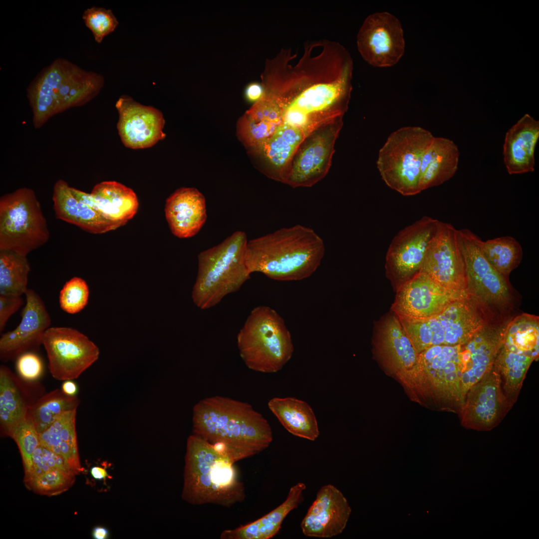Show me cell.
<instances>
[{
    "label": "cell",
    "instance_id": "6da1fadb",
    "mask_svg": "<svg viewBox=\"0 0 539 539\" xmlns=\"http://www.w3.org/2000/svg\"><path fill=\"white\" fill-rule=\"evenodd\" d=\"M353 60L339 42H306L301 54L281 49L267 60L261 74L265 92L280 107L283 123L306 136L342 118L352 90Z\"/></svg>",
    "mask_w": 539,
    "mask_h": 539
},
{
    "label": "cell",
    "instance_id": "3957f363",
    "mask_svg": "<svg viewBox=\"0 0 539 539\" xmlns=\"http://www.w3.org/2000/svg\"><path fill=\"white\" fill-rule=\"evenodd\" d=\"M325 250L323 240L312 229L296 225L248 241L246 264L251 273L261 272L278 281L300 280L316 271Z\"/></svg>",
    "mask_w": 539,
    "mask_h": 539
},
{
    "label": "cell",
    "instance_id": "f6af8a7d",
    "mask_svg": "<svg viewBox=\"0 0 539 539\" xmlns=\"http://www.w3.org/2000/svg\"><path fill=\"white\" fill-rule=\"evenodd\" d=\"M16 369L18 375L29 382L38 381L41 377L44 366L40 357L33 351L25 352L16 358Z\"/></svg>",
    "mask_w": 539,
    "mask_h": 539
},
{
    "label": "cell",
    "instance_id": "e0dca14e",
    "mask_svg": "<svg viewBox=\"0 0 539 539\" xmlns=\"http://www.w3.org/2000/svg\"><path fill=\"white\" fill-rule=\"evenodd\" d=\"M360 55L370 65L377 67L396 64L405 51V40L400 22L388 12L368 15L357 36Z\"/></svg>",
    "mask_w": 539,
    "mask_h": 539
},
{
    "label": "cell",
    "instance_id": "8d00e7d4",
    "mask_svg": "<svg viewBox=\"0 0 539 539\" xmlns=\"http://www.w3.org/2000/svg\"><path fill=\"white\" fill-rule=\"evenodd\" d=\"M79 403L77 396L67 395L61 389L56 388L40 397L29 409L26 418L39 434L61 414L77 409Z\"/></svg>",
    "mask_w": 539,
    "mask_h": 539
},
{
    "label": "cell",
    "instance_id": "c3c4849f",
    "mask_svg": "<svg viewBox=\"0 0 539 539\" xmlns=\"http://www.w3.org/2000/svg\"><path fill=\"white\" fill-rule=\"evenodd\" d=\"M73 380L64 381L61 386V389L64 393L70 396H76L78 387Z\"/></svg>",
    "mask_w": 539,
    "mask_h": 539
},
{
    "label": "cell",
    "instance_id": "9a60e30c",
    "mask_svg": "<svg viewBox=\"0 0 539 539\" xmlns=\"http://www.w3.org/2000/svg\"><path fill=\"white\" fill-rule=\"evenodd\" d=\"M372 345L373 356L380 367L404 387L416 364L418 353L398 317L391 311L374 323Z\"/></svg>",
    "mask_w": 539,
    "mask_h": 539
},
{
    "label": "cell",
    "instance_id": "d4e9b609",
    "mask_svg": "<svg viewBox=\"0 0 539 539\" xmlns=\"http://www.w3.org/2000/svg\"><path fill=\"white\" fill-rule=\"evenodd\" d=\"M39 381L21 378L4 365L0 366V426L2 435L9 436L12 430L24 420L30 407L45 393Z\"/></svg>",
    "mask_w": 539,
    "mask_h": 539
},
{
    "label": "cell",
    "instance_id": "e575fe53",
    "mask_svg": "<svg viewBox=\"0 0 539 539\" xmlns=\"http://www.w3.org/2000/svg\"><path fill=\"white\" fill-rule=\"evenodd\" d=\"M539 351H524L503 340L494 364L504 393L512 406L516 401L526 373Z\"/></svg>",
    "mask_w": 539,
    "mask_h": 539
},
{
    "label": "cell",
    "instance_id": "f1b7e54d",
    "mask_svg": "<svg viewBox=\"0 0 539 539\" xmlns=\"http://www.w3.org/2000/svg\"><path fill=\"white\" fill-rule=\"evenodd\" d=\"M52 201L56 217L94 234L115 230L124 224L109 220L96 211L78 200L68 183L57 180L53 186Z\"/></svg>",
    "mask_w": 539,
    "mask_h": 539
},
{
    "label": "cell",
    "instance_id": "8992f818",
    "mask_svg": "<svg viewBox=\"0 0 539 539\" xmlns=\"http://www.w3.org/2000/svg\"><path fill=\"white\" fill-rule=\"evenodd\" d=\"M248 242L245 232L237 231L199 254L198 273L192 291V300L198 308L207 309L216 305L250 278L246 261Z\"/></svg>",
    "mask_w": 539,
    "mask_h": 539
},
{
    "label": "cell",
    "instance_id": "d6986e66",
    "mask_svg": "<svg viewBox=\"0 0 539 539\" xmlns=\"http://www.w3.org/2000/svg\"><path fill=\"white\" fill-rule=\"evenodd\" d=\"M342 125V119H339L321 127L304 139L293 157L295 158L291 160L286 184L294 188L310 187L326 176Z\"/></svg>",
    "mask_w": 539,
    "mask_h": 539
},
{
    "label": "cell",
    "instance_id": "f546056e",
    "mask_svg": "<svg viewBox=\"0 0 539 539\" xmlns=\"http://www.w3.org/2000/svg\"><path fill=\"white\" fill-rule=\"evenodd\" d=\"M283 123L280 107L270 95L264 91L262 98L240 119L238 131L245 146L255 152L273 136Z\"/></svg>",
    "mask_w": 539,
    "mask_h": 539
},
{
    "label": "cell",
    "instance_id": "cb8c5ba5",
    "mask_svg": "<svg viewBox=\"0 0 539 539\" xmlns=\"http://www.w3.org/2000/svg\"><path fill=\"white\" fill-rule=\"evenodd\" d=\"M351 509L342 493L331 484L322 486L300 523L308 537L330 538L345 529Z\"/></svg>",
    "mask_w": 539,
    "mask_h": 539
},
{
    "label": "cell",
    "instance_id": "4fadbf2b",
    "mask_svg": "<svg viewBox=\"0 0 539 539\" xmlns=\"http://www.w3.org/2000/svg\"><path fill=\"white\" fill-rule=\"evenodd\" d=\"M465 262L468 290L489 307L505 308L511 300L507 278L489 262L480 247L482 240L468 229L458 230Z\"/></svg>",
    "mask_w": 539,
    "mask_h": 539
},
{
    "label": "cell",
    "instance_id": "f907efd6",
    "mask_svg": "<svg viewBox=\"0 0 539 539\" xmlns=\"http://www.w3.org/2000/svg\"><path fill=\"white\" fill-rule=\"evenodd\" d=\"M92 536L95 539H106L109 537V532L104 527L96 526L92 530Z\"/></svg>",
    "mask_w": 539,
    "mask_h": 539
},
{
    "label": "cell",
    "instance_id": "5bb4252c",
    "mask_svg": "<svg viewBox=\"0 0 539 539\" xmlns=\"http://www.w3.org/2000/svg\"><path fill=\"white\" fill-rule=\"evenodd\" d=\"M439 221L424 216L393 239L385 261L386 275L395 289L421 270Z\"/></svg>",
    "mask_w": 539,
    "mask_h": 539
},
{
    "label": "cell",
    "instance_id": "836d02e7",
    "mask_svg": "<svg viewBox=\"0 0 539 539\" xmlns=\"http://www.w3.org/2000/svg\"><path fill=\"white\" fill-rule=\"evenodd\" d=\"M76 410L66 412L39 434L40 444L65 460L75 474L81 473L76 432Z\"/></svg>",
    "mask_w": 539,
    "mask_h": 539
},
{
    "label": "cell",
    "instance_id": "484cf974",
    "mask_svg": "<svg viewBox=\"0 0 539 539\" xmlns=\"http://www.w3.org/2000/svg\"><path fill=\"white\" fill-rule=\"evenodd\" d=\"M73 195L106 219L125 225L137 212L139 202L133 190L116 181L96 184L89 194L70 187Z\"/></svg>",
    "mask_w": 539,
    "mask_h": 539
},
{
    "label": "cell",
    "instance_id": "44dd1931",
    "mask_svg": "<svg viewBox=\"0 0 539 539\" xmlns=\"http://www.w3.org/2000/svg\"><path fill=\"white\" fill-rule=\"evenodd\" d=\"M24 295L26 303L19 324L0 338V359L3 362L39 348L42 344L44 333L51 323L50 315L40 296L30 288Z\"/></svg>",
    "mask_w": 539,
    "mask_h": 539
},
{
    "label": "cell",
    "instance_id": "5b68a950",
    "mask_svg": "<svg viewBox=\"0 0 539 539\" xmlns=\"http://www.w3.org/2000/svg\"><path fill=\"white\" fill-rule=\"evenodd\" d=\"M185 462L182 497L185 501L231 507L245 498L235 463L194 434L187 439Z\"/></svg>",
    "mask_w": 539,
    "mask_h": 539
},
{
    "label": "cell",
    "instance_id": "ab89813d",
    "mask_svg": "<svg viewBox=\"0 0 539 539\" xmlns=\"http://www.w3.org/2000/svg\"><path fill=\"white\" fill-rule=\"evenodd\" d=\"M75 475L60 469L45 472L27 482L26 487L34 492L48 496L60 494L74 484Z\"/></svg>",
    "mask_w": 539,
    "mask_h": 539
},
{
    "label": "cell",
    "instance_id": "d590c367",
    "mask_svg": "<svg viewBox=\"0 0 539 539\" xmlns=\"http://www.w3.org/2000/svg\"><path fill=\"white\" fill-rule=\"evenodd\" d=\"M279 422L294 436L310 441L319 435L315 415L306 402L294 397H274L268 404Z\"/></svg>",
    "mask_w": 539,
    "mask_h": 539
},
{
    "label": "cell",
    "instance_id": "1f68e13d",
    "mask_svg": "<svg viewBox=\"0 0 539 539\" xmlns=\"http://www.w3.org/2000/svg\"><path fill=\"white\" fill-rule=\"evenodd\" d=\"M306 486L299 482L290 488L285 500L274 510L255 521L234 529L224 531L221 539H269L275 536L292 510L303 501Z\"/></svg>",
    "mask_w": 539,
    "mask_h": 539
},
{
    "label": "cell",
    "instance_id": "30bf717a",
    "mask_svg": "<svg viewBox=\"0 0 539 539\" xmlns=\"http://www.w3.org/2000/svg\"><path fill=\"white\" fill-rule=\"evenodd\" d=\"M434 136L419 126L402 127L391 133L380 149L377 167L382 180L403 196L421 192L422 160Z\"/></svg>",
    "mask_w": 539,
    "mask_h": 539
},
{
    "label": "cell",
    "instance_id": "ffe728a7",
    "mask_svg": "<svg viewBox=\"0 0 539 539\" xmlns=\"http://www.w3.org/2000/svg\"><path fill=\"white\" fill-rule=\"evenodd\" d=\"M512 406L493 366L466 393L459 413L461 424L467 429L490 431L501 422Z\"/></svg>",
    "mask_w": 539,
    "mask_h": 539
},
{
    "label": "cell",
    "instance_id": "2e32d148",
    "mask_svg": "<svg viewBox=\"0 0 539 539\" xmlns=\"http://www.w3.org/2000/svg\"><path fill=\"white\" fill-rule=\"evenodd\" d=\"M396 290L391 311L398 317L410 319L435 315L452 303L471 294L468 289L447 288L421 270L399 285Z\"/></svg>",
    "mask_w": 539,
    "mask_h": 539
},
{
    "label": "cell",
    "instance_id": "7dc6e473",
    "mask_svg": "<svg viewBox=\"0 0 539 539\" xmlns=\"http://www.w3.org/2000/svg\"><path fill=\"white\" fill-rule=\"evenodd\" d=\"M264 91L262 83L252 82L248 84L245 89V97L247 101L254 104L262 98Z\"/></svg>",
    "mask_w": 539,
    "mask_h": 539
},
{
    "label": "cell",
    "instance_id": "7402d4cb",
    "mask_svg": "<svg viewBox=\"0 0 539 539\" xmlns=\"http://www.w3.org/2000/svg\"><path fill=\"white\" fill-rule=\"evenodd\" d=\"M117 129L123 144L131 149L152 147L163 139L165 120L158 109L142 105L127 95L117 101Z\"/></svg>",
    "mask_w": 539,
    "mask_h": 539
},
{
    "label": "cell",
    "instance_id": "9c48e42d",
    "mask_svg": "<svg viewBox=\"0 0 539 539\" xmlns=\"http://www.w3.org/2000/svg\"><path fill=\"white\" fill-rule=\"evenodd\" d=\"M489 308L469 294L450 304L441 312L424 319L398 317L418 353L433 346L466 342L490 322Z\"/></svg>",
    "mask_w": 539,
    "mask_h": 539
},
{
    "label": "cell",
    "instance_id": "277c9868",
    "mask_svg": "<svg viewBox=\"0 0 539 539\" xmlns=\"http://www.w3.org/2000/svg\"><path fill=\"white\" fill-rule=\"evenodd\" d=\"M104 83L101 74L86 71L65 58H56L26 88L34 127L39 128L55 114L87 103L98 94Z\"/></svg>",
    "mask_w": 539,
    "mask_h": 539
},
{
    "label": "cell",
    "instance_id": "681fc988",
    "mask_svg": "<svg viewBox=\"0 0 539 539\" xmlns=\"http://www.w3.org/2000/svg\"><path fill=\"white\" fill-rule=\"evenodd\" d=\"M90 474L93 478L100 481L111 478L106 470L99 466L92 467L90 469Z\"/></svg>",
    "mask_w": 539,
    "mask_h": 539
},
{
    "label": "cell",
    "instance_id": "74e56055",
    "mask_svg": "<svg viewBox=\"0 0 539 539\" xmlns=\"http://www.w3.org/2000/svg\"><path fill=\"white\" fill-rule=\"evenodd\" d=\"M481 250L489 262L506 278L520 264L523 257L521 244L507 236L481 241Z\"/></svg>",
    "mask_w": 539,
    "mask_h": 539
},
{
    "label": "cell",
    "instance_id": "52a82bcc",
    "mask_svg": "<svg viewBox=\"0 0 539 539\" xmlns=\"http://www.w3.org/2000/svg\"><path fill=\"white\" fill-rule=\"evenodd\" d=\"M461 349L462 344L436 345L418 353L405 388L413 400L440 410L459 413L464 400Z\"/></svg>",
    "mask_w": 539,
    "mask_h": 539
},
{
    "label": "cell",
    "instance_id": "8fae6325",
    "mask_svg": "<svg viewBox=\"0 0 539 539\" xmlns=\"http://www.w3.org/2000/svg\"><path fill=\"white\" fill-rule=\"evenodd\" d=\"M50 237L34 191L23 187L0 198V251L26 256Z\"/></svg>",
    "mask_w": 539,
    "mask_h": 539
},
{
    "label": "cell",
    "instance_id": "ba28073f",
    "mask_svg": "<svg viewBox=\"0 0 539 539\" xmlns=\"http://www.w3.org/2000/svg\"><path fill=\"white\" fill-rule=\"evenodd\" d=\"M239 353L250 369L274 373L281 369L294 351L291 334L282 317L265 305L254 307L237 336Z\"/></svg>",
    "mask_w": 539,
    "mask_h": 539
},
{
    "label": "cell",
    "instance_id": "d6a6232c",
    "mask_svg": "<svg viewBox=\"0 0 539 539\" xmlns=\"http://www.w3.org/2000/svg\"><path fill=\"white\" fill-rule=\"evenodd\" d=\"M460 152L451 140L434 137L424 153L421 165L420 191L438 186L456 173Z\"/></svg>",
    "mask_w": 539,
    "mask_h": 539
},
{
    "label": "cell",
    "instance_id": "ee69618b",
    "mask_svg": "<svg viewBox=\"0 0 539 539\" xmlns=\"http://www.w3.org/2000/svg\"><path fill=\"white\" fill-rule=\"evenodd\" d=\"M54 469H60L74 474L68 468L62 457L40 444L33 452L31 467L30 471L24 474V482Z\"/></svg>",
    "mask_w": 539,
    "mask_h": 539
},
{
    "label": "cell",
    "instance_id": "83f0119b",
    "mask_svg": "<svg viewBox=\"0 0 539 539\" xmlns=\"http://www.w3.org/2000/svg\"><path fill=\"white\" fill-rule=\"evenodd\" d=\"M539 139V121L526 114L506 132L503 145L504 162L510 175L533 172L535 152Z\"/></svg>",
    "mask_w": 539,
    "mask_h": 539
},
{
    "label": "cell",
    "instance_id": "4316f807",
    "mask_svg": "<svg viewBox=\"0 0 539 539\" xmlns=\"http://www.w3.org/2000/svg\"><path fill=\"white\" fill-rule=\"evenodd\" d=\"M166 220L172 234L181 238L196 235L207 219L204 195L195 188H181L166 200Z\"/></svg>",
    "mask_w": 539,
    "mask_h": 539
},
{
    "label": "cell",
    "instance_id": "7bdbcfd3",
    "mask_svg": "<svg viewBox=\"0 0 539 539\" xmlns=\"http://www.w3.org/2000/svg\"><path fill=\"white\" fill-rule=\"evenodd\" d=\"M82 19L85 25L91 31L94 40L98 43L112 32L119 24L111 9L94 6L84 11Z\"/></svg>",
    "mask_w": 539,
    "mask_h": 539
},
{
    "label": "cell",
    "instance_id": "bcb514c9",
    "mask_svg": "<svg viewBox=\"0 0 539 539\" xmlns=\"http://www.w3.org/2000/svg\"><path fill=\"white\" fill-rule=\"evenodd\" d=\"M21 296L0 295V332L3 331L9 317L22 305Z\"/></svg>",
    "mask_w": 539,
    "mask_h": 539
},
{
    "label": "cell",
    "instance_id": "f35d334b",
    "mask_svg": "<svg viewBox=\"0 0 539 539\" xmlns=\"http://www.w3.org/2000/svg\"><path fill=\"white\" fill-rule=\"evenodd\" d=\"M30 270L26 256L0 251V295L21 296L27 289Z\"/></svg>",
    "mask_w": 539,
    "mask_h": 539
},
{
    "label": "cell",
    "instance_id": "4dcf8cb0",
    "mask_svg": "<svg viewBox=\"0 0 539 539\" xmlns=\"http://www.w3.org/2000/svg\"><path fill=\"white\" fill-rule=\"evenodd\" d=\"M306 137L300 129L283 123L273 136L255 152L263 154L268 162L266 174L286 183L291 160Z\"/></svg>",
    "mask_w": 539,
    "mask_h": 539
},
{
    "label": "cell",
    "instance_id": "603a6c76",
    "mask_svg": "<svg viewBox=\"0 0 539 539\" xmlns=\"http://www.w3.org/2000/svg\"><path fill=\"white\" fill-rule=\"evenodd\" d=\"M507 324L489 322L462 344V389L464 398L470 387L493 368Z\"/></svg>",
    "mask_w": 539,
    "mask_h": 539
},
{
    "label": "cell",
    "instance_id": "ac0fdd59",
    "mask_svg": "<svg viewBox=\"0 0 539 539\" xmlns=\"http://www.w3.org/2000/svg\"><path fill=\"white\" fill-rule=\"evenodd\" d=\"M420 270L447 288L468 289L458 230L452 225L439 221Z\"/></svg>",
    "mask_w": 539,
    "mask_h": 539
},
{
    "label": "cell",
    "instance_id": "60d3db41",
    "mask_svg": "<svg viewBox=\"0 0 539 539\" xmlns=\"http://www.w3.org/2000/svg\"><path fill=\"white\" fill-rule=\"evenodd\" d=\"M9 437L18 446L25 474L31 469L33 452L40 444L39 434L32 422L26 418L12 430Z\"/></svg>",
    "mask_w": 539,
    "mask_h": 539
},
{
    "label": "cell",
    "instance_id": "7c38bea8",
    "mask_svg": "<svg viewBox=\"0 0 539 539\" xmlns=\"http://www.w3.org/2000/svg\"><path fill=\"white\" fill-rule=\"evenodd\" d=\"M42 344L52 377L65 381L77 378L98 358L96 345L79 331L68 327H49Z\"/></svg>",
    "mask_w": 539,
    "mask_h": 539
},
{
    "label": "cell",
    "instance_id": "b9f144b4",
    "mask_svg": "<svg viewBox=\"0 0 539 539\" xmlns=\"http://www.w3.org/2000/svg\"><path fill=\"white\" fill-rule=\"evenodd\" d=\"M89 295L86 282L81 277L74 276L64 284L60 291V307L69 314L77 313L86 306Z\"/></svg>",
    "mask_w": 539,
    "mask_h": 539
},
{
    "label": "cell",
    "instance_id": "7a4b0ae2",
    "mask_svg": "<svg viewBox=\"0 0 539 539\" xmlns=\"http://www.w3.org/2000/svg\"><path fill=\"white\" fill-rule=\"evenodd\" d=\"M194 435L211 444L234 463L267 449L271 427L250 404L222 396L208 397L193 411Z\"/></svg>",
    "mask_w": 539,
    "mask_h": 539
}]
</instances>
